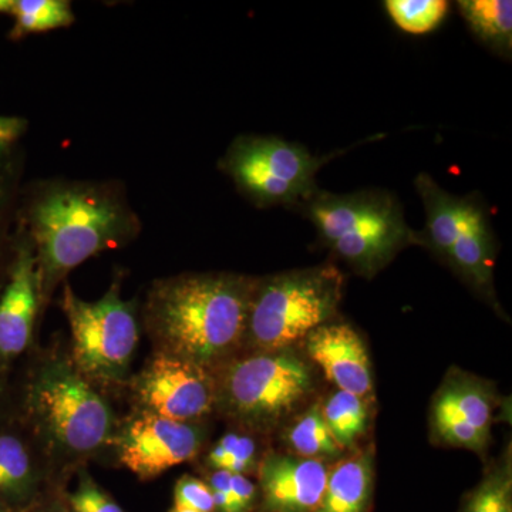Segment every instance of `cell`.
<instances>
[{"instance_id": "6da1fadb", "label": "cell", "mask_w": 512, "mask_h": 512, "mask_svg": "<svg viewBox=\"0 0 512 512\" xmlns=\"http://www.w3.org/2000/svg\"><path fill=\"white\" fill-rule=\"evenodd\" d=\"M40 298L87 259L126 244L140 229L123 192L104 183L56 181L36 192L28 208Z\"/></svg>"}, {"instance_id": "7a4b0ae2", "label": "cell", "mask_w": 512, "mask_h": 512, "mask_svg": "<svg viewBox=\"0 0 512 512\" xmlns=\"http://www.w3.org/2000/svg\"><path fill=\"white\" fill-rule=\"evenodd\" d=\"M256 278L187 274L158 281L148 293L146 318L163 353L208 367L247 339Z\"/></svg>"}, {"instance_id": "3957f363", "label": "cell", "mask_w": 512, "mask_h": 512, "mask_svg": "<svg viewBox=\"0 0 512 512\" xmlns=\"http://www.w3.org/2000/svg\"><path fill=\"white\" fill-rule=\"evenodd\" d=\"M293 211L311 222L323 247L372 278L410 245L417 231L409 227L399 198L382 188L333 194L318 188Z\"/></svg>"}, {"instance_id": "277c9868", "label": "cell", "mask_w": 512, "mask_h": 512, "mask_svg": "<svg viewBox=\"0 0 512 512\" xmlns=\"http://www.w3.org/2000/svg\"><path fill=\"white\" fill-rule=\"evenodd\" d=\"M343 286L345 276L330 264L256 279L247 339L261 353L291 348L333 319Z\"/></svg>"}, {"instance_id": "5b68a950", "label": "cell", "mask_w": 512, "mask_h": 512, "mask_svg": "<svg viewBox=\"0 0 512 512\" xmlns=\"http://www.w3.org/2000/svg\"><path fill=\"white\" fill-rule=\"evenodd\" d=\"M414 187L426 214L417 245L444 259L471 288L494 301L497 242L483 197L477 192L451 194L427 173L417 175Z\"/></svg>"}, {"instance_id": "8992f818", "label": "cell", "mask_w": 512, "mask_h": 512, "mask_svg": "<svg viewBox=\"0 0 512 512\" xmlns=\"http://www.w3.org/2000/svg\"><path fill=\"white\" fill-rule=\"evenodd\" d=\"M350 148L313 156L298 143L276 136H239L221 158L220 168L258 208L298 207L318 190L316 175Z\"/></svg>"}, {"instance_id": "52a82bcc", "label": "cell", "mask_w": 512, "mask_h": 512, "mask_svg": "<svg viewBox=\"0 0 512 512\" xmlns=\"http://www.w3.org/2000/svg\"><path fill=\"white\" fill-rule=\"evenodd\" d=\"M62 308L72 330L74 360L84 375L103 382L123 379L136 352L138 325L119 284L94 302L83 301L66 285Z\"/></svg>"}, {"instance_id": "ba28073f", "label": "cell", "mask_w": 512, "mask_h": 512, "mask_svg": "<svg viewBox=\"0 0 512 512\" xmlns=\"http://www.w3.org/2000/svg\"><path fill=\"white\" fill-rule=\"evenodd\" d=\"M313 377L308 365L288 350L239 360L227 369L222 397L238 419L268 427L308 399Z\"/></svg>"}, {"instance_id": "9c48e42d", "label": "cell", "mask_w": 512, "mask_h": 512, "mask_svg": "<svg viewBox=\"0 0 512 512\" xmlns=\"http://www.w3.org/2000/svg\"><path fill=\"white\" fill-rule=\"evenodd\" d=\"M35 399L47 429L69 450L87 453L109 436V406L72 370L60 366L46 372L36 384Z\"/></svg>"}, {"instance_id": "30bf717a", "label": "cell", "mask_w": 512, "mask_h": 512, "mask_svg": "<svg viewBox=\"0 0 512 512\" xmlns=\"http://www.w3.org/2000/svg\"><path fill=\"white\" fill-rule=\"evenodd\" d=\"M138 393L151 414L183 423L210 413L217 400V386L208 369L167 353L144 370Z\"/></svg>"}, {"instance_id": "8fae6325", "label": "cell", "mask_w": 512, "mask_h": 512, "mask_svg": "<svg viewBox=\"0 0 512 512\" xmlns=\"http://www.w3.org/2000/svg\"><path fill=\"white\" fill-rule=\"evenodd\" d=\"M201 444V431L192 424L148 414L128 426L120 443V461L147 480L192 460Z\"/></svg>"}, {"instance_id": "7c38bea8", "label": "cell", "mask_w": 512, "mask_h": 512, "mask_svg": "<svg viewBox=\"0 0 512 512\" xmlns=\"http://www.w3.org/2000/svg\"><path fill=\"white\" fill-rule=\"evenodd\" d=\"M39 302L36 252L26 235L16 249L8 284L0 295V356L13 357L28 348Z\"/></svg>"}, {"instance_id": "4fadbf2b", "label": "cell", "mask_w": 512, "mask_h": 512, "mask_svg": "<svg viewBox=\"0 0 512 512\" xmlns=\"http://www.w3.org/2000/svg\"><path fill=\"white\" fill-rule=\"evenodd\" d=\"M313 362L342 392L365 399L373 392L372 367L365 343L348 323L330 322L305 338Z\"/></svg>"}, {"instance_id": "5bb4252c", "label": "cell", "mask_w": 512, "mask_h": 512, "mask_svg": "<svg viewBox=\"0 0 512 512\" xmlns=\"http://www.w3.org/2000/svg\"><path fill=\"white\" fill-rule=\"evenodd\" d=\"M329 468L316 458L271 456L259 471L264 512H316Z\"/></svg>"}, {"instance_id": "9a60e30c", "label": "cell", "mask_w": 512, "mask_h": 512, "mask_svg": "<svg viewBox=\"0 0 512 512\" xmlns=\"http://www.w3.org/2000/svg\"><path fill=\"white\" fill-rule=\"evenodd\" d=\"M375 490L370 451L346 458L329 471L325 493L316 512H369Z\"/></svg>"}, {"instance_id": "2e32d148", "label": "cell", "mask_w": 512, "mask_h": 512, "mask_svg": "<svg viewBox=\"0 0 512 512\" xmlns=\"http://www.w3.org/2000/svg\"><path fill=\"white\" fill-rule=\"evenodd\" d=\"M433 419L461 421L490 437L493 400L484 384L470 377H451L437 393Z\"/></svg>"}, {"instance_id": "e0dca14e", "label": "cell", "mask_w": 512, "mask_h": 512, "mask_svg": "<svg viewBox=\"0 0 512 512\" xmlns=\"http://www.w3.org/2000/svg\"><path fill=\"white\" fill-rule=\"evenodd\" d=\"M512 3L507 0H460L458 12L478 40L504 59L512 52Z\"/></svg>"}, {"instance_id": "ac0fdd59", "label": "cell", "mask_w": 512, "mask_h": 512, "mask_svg": "<svg viewBox=\"0 0 512 512\" xmlns=\"http://www.w3.org/2000/svg\"><path fill=\"white\" fill-rule=\"evenodd\" d=\"M10 15L15 18V26L10 32L12 40L69 28L74 23L72 3L67 0H15Z\"/></svg>"}, {"instance_id": "d6986e66", "label": "cell", "mask_w": 512, "mask_h": 512, "mask_svg": "<svg viewBox=\"0 0 512 512\" xmlns=\"http://www.w3.org/2000/svg\"><path fill=\"white\" fill-rule=\"evenodd\" d=\"M323 419L340 447H350L367 429L365 402L355 394L338 390L329 397L322 410Z\"/></svg>"}, {"instance_id": "ffe728a7", "label": "cell", "mask_w": 512, "mask_h": 512, "mask_svg": "<svg viewBox=\"0 0 512 512\" xmlns=\"http://www.w3.org/2000/svg\"><path fill=\"white\" fill-rule=\"evenodd\" d=\"M458 512H512L511 461L505 460L488 471L463 498Z\"/></svg>"}, {"instance_id": "44dd1931", "label": "cell", "mask_w": 512, "mask_h": 512, "mask_svg": "<svg viewBox=\"0 0 512 512\" xmlns=\"http://www.w3.org/2000/svg\"><path fill=\"white\" fill-rule=\"evenodd\" d=\"M288 441L303 458L336 457L342 450L330 434L319 404L312 406L293 424Z\"/></svg>"}, {"instance_id": "7402d4cb", "label": "cell", "mask_w": 512, "mask_h": 512, "mask_svg": "<svg viewBox=\"0 0 512 512\" xmlns=\"http://www.w3.org/2000/svg\"><path fill=\"white\" fill-rule=\"evenodd\" d=\"M384 8L397 28L412 35H424L439 28L450 3L446 0H387Z\"/></svg>"}, {"instance_id": "603a6c76", "label": "cell", "mask_w": 512, "mask_h": 512, "mask_svg": "<svg viewBox=\"0 0 512 512\" xmlns=\"http://www.w3.org/2000/svg\"><path fill=\"white\" fill-rule=\"evenodd\" d=\"M32 483L28 451L16 437L0 436V495L20 500Z\"/></svg>"}, {"instance_id": "cb8c5ba5", "label": "cell", "mask_w": 512, "mask_h": 512, "mask_svg": "<svg viewBox=\"0 0 512 512\" xmlns=\"http://www.w3.org/2000/svg\"><path fill=\"white\" fill-rule=\"evenodd\" d=\"M174 508L195 512H215L211 488L198 478L190 476L180 478L175 485Z\"/></svg>"}, {"instance_id": "d4e9b609", "label": "cell", "mask_w": 512, "mask_h": 512, "mask_svg": "<svg viewBox=\"0 0 512 512\" xmlns=\"http://www.w3.org/2000/svg\"><path fill=\"white\" fill-rule=\"evenodd\" d=\"M433 427L439 439L450 446L464 447L474 451H483L487 447L488 439L461 421L433 419Z\"/></svg>"}, {"instance_id": "484cf974", "label": "cell", "mask_w": 512, "mask_h": 512, "mask_svg": "<svg viewBox=\"0 0 512 512\" xmlns=\"http://www.w3.org/2000/svg\"><path fill=\"white\" fill-rule=\"evenodd\" d=\"M69 504L74 512H123L89 477H83L77 490L69 495Z\"/></svg>"}, {"instance_id": "4316f807", "label": "cell", "mask_w": 512, "mask_h": 512, "mask_svg": "<svg viewBox=\"0 0 512 512\" xmlns=\"http://www.w3.org/2000/svg\"><path fill=\"white\" fill-rule=\"evenodd\" d=\"M255 454L256 446L254 440L241 436L239 437L237 447L222 461L221 467L218 470H225L231 474L247 473V471L251 470L252 464H254Z\"/></svg>"}, {"instance_id": "83f0119b", "label": "cell", "mask_w": 512, "mask_h": 512, "mask_svg": "<svg viewBox=\"0 0 512 512\" xmlns=\"http://www.w3.org/2000/svg\"><path fill=\"white\" fill-rule=\"evenodd\" d=\"M234 512H251L256 501V487L244 474H231Z\"/></svg>"}, {"instance_id": "f1b7e54d", "label": "cell", "mask_w": 512, "mask_h": 512, "mask_svg": "<svg viewBox=\"0 0 512 512\" xmlns=\"http://www.w3.org/2000/svg\"><path fill=\"white\" fill-rule=\"evenodd\" d=\"M208 487L214 497L215 512H234L231 493V473L217 470L212 474Z\"/></svg>"}, {"instance_id": "f546056e", "label": "cell", "mask_w": 512, "mask_h": 512, "mask_svg": "<svg viewBox=\"0 0 512 512\" xmlns=\"http://www.w3.org/2000/svg\"><path fill=\"white\" fill-rule=\"evenodd\" d=\"M28 121L22 117L0 116V158L25 134Z\"/></svg>"}, {"instance_id": "4dcf8cb0", "label": "cell", "mask_w": 512, "mask_h": 512, "mask_svg": "<svg viewBox=\"0 0 512 512\" xmlns=\"http://www.w3.org/2000/svg\"><path fill=\"white\" fill-rule=\"evenodd\" d=\"M239 437L241 436H238V434L229 433L218 441L217 446L212 448L210 456H208V463L211 467H214L215 470L221 467L222 461L237 447Z\"/></svg>"}, {"instance_id": "1f68e13d", "label": "cell", "mask_w": 512, "mask_h": 512, "mask_svg": "<svg viewBox=\"0 0 512 512\" xmlns=\"http://www.w3.org/2000/svg\"><path fill=\"white\" fill-rule=\"evenodd\" d=\"M5 194H3L2 188H0V239H2L3 229V217H5Z\"/></svg>"}, {"instance_id": "d6a6232c", "label": "cell", "mask_w": 512, "mask_h": 512, "mask_svg": "<svg viewBox=\"0 0 512 512\" xmlns=\"http://www.w3.org/2000/svg\"><path fill=\"white\" fill-rule=\"evenodd\" d=\"M15 0H0V13H12Z\"/></svg>"}, {"instance_id": "836d02e7", "label": "cell", "mask_w": 512, "mask_h": 512, "mask_svg": "<svg viewBox=\"0 0 512 512\" xmlns=\"http://www.w3.org/2000/svg\"><path fill=\"white\" fill-rule=\"evenodd\" d=\"M171 512H195V511L181 510V508H173V510H171Z\"/></svg>"}, {"instance_id": "e575fe53", "label": "cell", "mask_w": 512, "mask_h": 512, "mask_svg": "<svg viewBox=\"0 0 512 512\" xmlns=\"http://www.w3.org/2000/svg\"><path fill=\"white\" fill-rule=\"evenodd\" d=\"M0 512H3V508H2V505H0Z\"/></svg>"}, {"instance_id": "d590c367", "label": "cell", "mask_w": 512, "mask_h": 512, "mask_svg": "<svg viewBox=\"0 0 512 512\" xmlns=\"http://www.w3.org/2000/svg\"><path fill=\"white\" fill-rule=\"evenodd\" d=\"M57 512H63V511H57Z\"/></svg>"}]
</instances>
